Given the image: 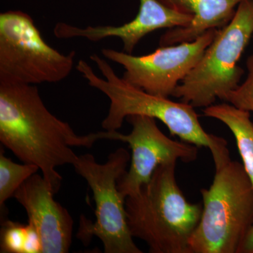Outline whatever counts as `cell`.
I'll return each instance as SVG.
<instances>
[{
	"instance_id": "obj_1",
	"label": "cell",
	"mask_w": 253,
	"mask_h": 253,
	"mask_svg": "<svg viewBox=\"0 0 253 253\" xmlns=\"http://www.w3.org/2000/svg\"><path fill=\"white\" fill-rule=\"evenodd\" d=\"M115 131L78 135L50 112L36 85L0 82V141L23 163L38 166L54 194L63 179L56 168L78 157L71 148L113 140Z\"/></svg>"
},
{
	"instance_id": "obj_7",
	"label": "cell",
	"mask_w": 253,
	"mask_h": 253,
	"mask_svg": "<svg viewBox=\"0 0 253 253\" xmlns=\"http://www.w3.org/2000/svg\"><path fill=\"white\" fill-rule=\"evenodd\" d=\"M75 56L74 51L65 54L48 44L26 13L0 14V82L59 83L72 72Z\"/></svg>"
},
{
	"instance_id": "obj_10",
	"label": "cell",
	"mask_w": 253,
	"mask_h": 253,
	"mask_svg": "<svg viewBox=\"0 0 253 253\" xmlns=\"http://www.w3.org/2000/svg\"><path fill=\"white\" fill-rule=\"evenodd\" d=\"M54 194L44 176L36 173L14 195L41 239L42 253H67L72 244L73 218Z\"/></svg>"
},
{
	"instance_id": "obj_16",
	"label": "cell",
	"mask_w": 253,
	"mask_h": 253,
	"mask_svg": "<svg viewBox=\"0 0 253 253\" xmlns=\"http://www.w3.org/2000/svg\"><path fill=\"white\" fill-rule=\"evenodd\" d=\"M248 76L246 81L225 95L223 101L237 109L253 113V54L246 61Z\"/></svg>"
},
{
	"instance_id": "obj_14",
	"label": "cell",
	"mask_w": 253,
	"mask_h": 253,
	"mask_svg": "<svg viewBox=\"0 0 253 253\" xmlns=\"http://www.w3.org/2000/svg\"><path fill=\"white\" fill-rule=\"evenodd\" d=\"M0 252L1 253H40L41 239L36 229L30 224L6 220L1 229Z\"/></svg>"
},
{
	"instance_id": "obj_12",
	"label": "cell",
	"mask_w": 253,
	"mask_h": 253,
	"mask_svg": "<svg viewBox=\"0 0 253 253\" xmlns=\"http://www.w3.org/2000/svg\"><path fill=\"white\" fill-rule=\"evenodd\" d=\"M168 7L193 16L185 27L171 28L160 40V45L169 46L194 41L211 29L230 22L244 0H159Z\"/></svg>"
},
{
	"instance_id": "obj_17",
	"label": "cell",
	"mask_w": 253,
	"mask_h": 253,
	"mask_svg": "<svg viewBox=\"0 0 253 253\" xmlns=\"http://www.w3.org/2000/svg\"><path fill=\"white\" fill-rule=\"evenodd\" d=\"M238 253H253V224L243 240Z\"/></svg>"
},
{
	"instance_id": "obj_15",
	"label": "cell",
	"mask_w": 253,
	"mask_h": 253,
	"mask_svg": "<svg viewBox=\"0 0 253 253\" xmlns=\"http://www.w3.org/2000/svg\"><path fill=\"white\" fill-rule=\"evenodd\" d=\"M35 165L18 164L11 158L6 157L2 151L0 154V207H4L10 198L14 197L15 192L23 183L39 170Z\"/></svg>"
},
{
	"instance_id": "obj_5",
	"label": "cell",
	"mask_w": 253,
	"mask_h": 253,
	"mask_svg": "<svg viewBox=\"0 0 253 253\" xmlns=\"http://www.w3.org/2000/svg\"><path fill=\"white\" fill-rule=\"evenodd\" d=\"M253 35V0H244L199 63L177 86L174 97L194 108H207L236 89L244 71L238 62Z\"/></svg>"
},
{
	"instance_id": "obj_13",
	"label": "cell",
	"mask_w": 253,
	"mask_h": 253,
	"mask_svg": "<svg viewBox=\"0 0 253 253\" xmlns=\"http://www.w3.org/2000/svg\"><path fill=\"white\" fill-rule=\"evenodd\" d=\"M204 116L221 121L234 134L243 166L253 186V122L251 113L228 103L205 108Z\"/></svg>"
},
{
	"instance_id": "obj_2",
	"label": "cell",
	"mask_w": 253,
	"mask_h": 253,
	"mask_svg": "<svg viewBox=\"0 0 253 253\" xmlns=\"http://www.w3.org/2000/svg\"><path fill=\"white\" fill-rule=\"evenodd\" d=\"M90 59L103 78L97 76L84 60L78 61L76 68L89 86L109 99V111L101 124L105 130L117 131L128 116H149L164 123L171 135L198 147L208 148L212 154L215 168L231 160L225 139L205 130L194 106L151 94L133 85L119 77L106 59L98 54H91Z\"/></svg>"
},
{
	"instance_id": "obj_8",
	"label": "cell",
	"mask_w": 253,
	"mask_h": 253,
	"mask_svg": "<svg viewBox=\"0 0 253 253\" xmlns=\"http://www.w3.org/2000/svg\"><path fill=\"white\" fill-rule=\"evenodd\" d=\"M218 29H211L194 41L163 46L151 54L134 56L103 49L105 59L122 66L123 78L151 94L169 98L196 66L212 43Z\"/></svg>"
},
{
	"instance_id": "obj_6",
	"label": "cell",
	"mask_w": 253,
	"mask_h": 253,
	"mask_svg": "<svg viewBox=\"0 0 253 253\" xmlns=\"http://www.w3.org/2000/svg\"><path fill=\"white\" fill-rule=\"evenodd\" d=\"M131 160L129 151L119 148L104 164L92 155L78 156L73 163L77 174L84 178L93 192L96 220L82 215L77 237L84 245L93 237L101 240L105 253H142L133 240L126 211V199L118 188V180L126 172Z\"/></svg>"
},
{
	"instance_id": "obj_9",
	"label": "cell",
	"mask_w": 253,
	"mask_h": 253,
	"mask_svg": "<svg viewBox=\"0 0 253 253\" xmlns=\"http://www.w3.org/2000/svg\"><path fill=\"white\" fill-rule=\"evenodd\" d=\"M126 120L132 126L130 133L123 134L116 131L114 135V140L127 143L131 150L129 170L118 182L125 199L147 184L158 166L179 160L190 163L197 159L198 146L168 137L159 129L155 118L134 115Z\"/></svg>"
},
{
	"instance_id": "obj_11",
	"label": "cell",
	"mask_w": 253,
	"mask_h": 253,
	"mask_svg": "<svg viewBox=\"0 0 253 253\" xmlns=\"http://www.w3.org/2000/svg\"><path fill=\"white\" fill-rule=\"evenodd\" d=\"M140 6L135 18L121 26H89L78 27L60 22L55 26L54 33L59 39L83 38L91 42H99L108 38H118L123 42L125 52L132 54L134 48L149 33L161 28L185 27L193 16L171 9L159 0H139Z\"/></svg>"
},
{
	"instance_id": "obj_3",
	"label": "cell",
	"mask_w": 253,
	"mask_h": 253,
	"mask_svg": "<svg viewBox=\"0 0 253 253\" xmlns=\"http://www.w3.org/2000/svg\"><path fill=\"white\" fill-rule=\"evenodd\" d=\"M176 163L156 168L147 184L126 199L131 236L153 253H190L189 240L201 220L203 206L191 204L176 183Z\"/></svg>"
},
{
	"instance_id": "obj_4",
	"label": "cell",
	"mask_w": 253,
	"mask_h": 253,
	"mask_svg": "<svg viewBox=\"0 0 253 253\" xmlns=\"http://www.w3.org/2000/svg\"><path fill=\"white\" fill-rule=\"evenodd\" d=\"M201 193L202 215L190 253H238L253 224V186L244 166L231 159L215 168L212 184Z\"/></svg>"
}]
</instances>
